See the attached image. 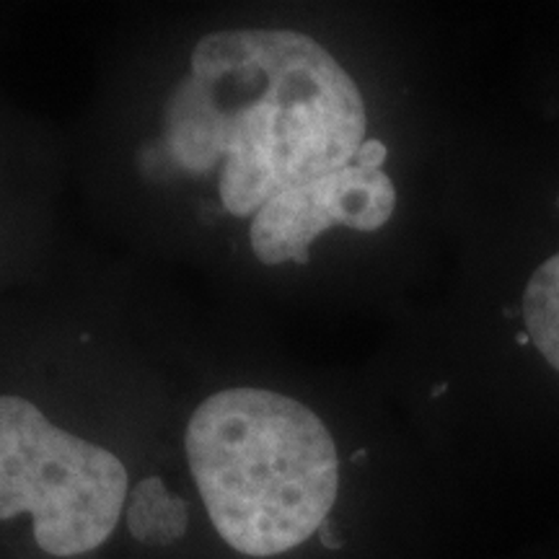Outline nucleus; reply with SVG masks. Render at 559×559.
Wrapping results in <instances>:
<instances>
[{"label":"nucleus","instance_id":"11","mask_svg":"<svg viewBox=\"0 0 559 559\" xmlns=\"http://www.w3.org/2000/svg\"><path fill=\"white\" fill-rule=\"evenodd\" d=\"M557 207H559V198H557Z\"/></svg>","mask_w":559,"mask_h":559},{"label":"nucleus","instance_id":"9","mask_svg":"<svg viewBox=\"0 0 559 559\" xmlns=\"http://www.w3.org/2000/svg\"><path fill=\"white\" fill-rule=\"evenodd\" d=\"M445 391H449V383H438V386L432 389L430 394H432V396H440V394H445Z\"/></svg>","mask_w":559,"mask_h":559},{"label":"nucleus","instance_id":"5","mask_svg":"<svg viewBox=\"0 0 559 559\" xmlns=\"http://www.w3.org/2000/svg\"><path fill=\"white\" fill-rule=\"evenodd\" d=\"M190 526V506L174 498L164 479L145 477L132 489L128 506V528L140 544L148 547H169L187 534Z\"/></svg>","mask_w":559,"mask_h":559},{"label":"nucleus","instance_id":"4","mask_svg":"<svg viewBox=\"0 0 559 559\" xmlns=\"http://www.w3.org/2000/svg\"><path fill=\"white\" fill-rule=\"evenodd\" d=\"M396 190L383 171L347 166L326 177L280 192L254 215L251 249L262 264L309 260L324 230L347 226L376 230L391 218Z\"/></svg>","mask_w":559,"mask_h":559},{"label":"nucleus","instance_id":"1","mask_svg":"<svg viewBox=\"0 0 559 559\" xmlns=\"http://www.w3.org/2000/svg\"><path fill=\"white\" fill-rule=\"evenodd\" d=\"M166 153L181 171L223 160L230 215L347 169L366 143V104L324 47L290 29H230L200 39L166 107Z\"/></svg>","mask_w":559,"mask_h":559},{"label":"nucleus","instance_id":"3","mask_svg":"<svg viewBox=\"0 0 559 559\" xmlns=\"http://www.w3.org/2000/svg\"><path fill=\"white\" fill-rule=\"evenodd\" d=\"M128 469L102 445L70 436L24 396H0V521L29 515L39 549L86 555L115 531Z\"/></svg>","mask_w":559,"mask_h":559},{"label":"nucleus","instance_id":"10","mask_svg":"<svg viewBox=\"0 0 559 559\" xmlns=\"http://www.w3.org/2000/svg\"><path fill=\"white\" fill-rule=\"evenodd\" d=\"M528 342H531V337H528V332H521V334H519V345H521V347H526V345H528Z\"/></svg>","mask_w":559,"mask_h":559},{"label":"nucleus","instance_id":"2","mask_svg":"<svg viewBox=\"0 0 559 559\" xmlns=\"http://www.w3.org/2000/svg\"><path fill=\"white\" fill-rule=\"evenodd\" d=\"M185 443L210 521L241 555H283L330 519L340 489L337 445L290 396L218 391L194 409Z\"/></svg>","mask_w":559,"mask_h":559},{"label":"nucleus","instance_id":"6","mask_svg":"<svg viewBox=\"0 0 559 559\" xmlns=\"http://www.w3.org/2000/svg\"><path fill=\"white\" fill-rule=\"evenodd\" d=\"M523 321L536 349L559 373V254L534 272L523 293Z\"/></svg>","mask_w":559,"mask_h":559},{"label":"nucleus","instance_id":"7","mask_svg":"<svg viewBox=\"0 0 559 559\" xmlns=\"http://www.w3.org/2000/svg\"><path fill=\"white\" fill-rule=\"evenodd\" d=\"M386 156H389V151H386V145L381 143V140H366V143L360 145L358 156H355V166L381 171V166H383V160H386Z\"/></svg>","mask_w":559,"mask_h":559},{"label":"nucleus","instance_id":"8","mask_svg":"<svg viewBox=\"0 0 559 559\" xmlns=\"http://www.w3.org/2000/svg\"><path fill=\"white\" fill-rule=\"evenodd\" d=\"M319 536H321V544H324V547H330V549L342 547V536L337 531V523H334L332 519L324 521V526L319 528Z\"/></svg>","mask_w":559,"mask_h":559}]
</instances>
